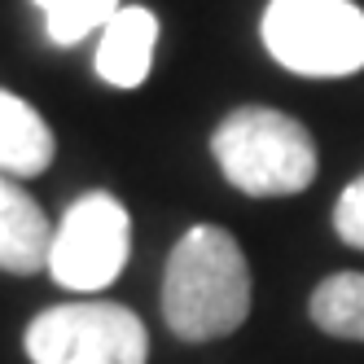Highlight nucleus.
<instances>
[{
  "label": "nucleus",
  "mask_w": 364,
  "mask_h": 364,
  "mask_svg": "<svg viewBox=\"0 0 364 364\" xmlns=\"http://www.w3.org/2000/svg\"><path fill=\"white\" fill-rule=\"evenodd\" d=\"M211 154L232 189L246 198H294L316 180V141L285 110L237 106L211 132Z\"/></svg>",
  "instance_id": "f03ea898"
},
{
  "label": "nucleus",
  "mask_w": 364,
  "mask_h": 364,
  "mask_svg": "<svg viewBox=\"0 0 364 364\" xmlns=\"http://www.w3.org/2000/svg\"><path fill=\"white\" fill-rule=\"evenodd\" d=\"M250 316V264L228 228L193 224L167 255L163 321L180 343H211Z\"/></svg>",
  "instance_id": "f257e3e1"
},
{
  "label": "nucleus",
  "mask_w": 364,
  "mask_h": 364,
  "mask_svg": "<svg viewBox=\"0 0 364 364\" xmlns=\"http://www.w3.org/2000/svg\"><path fill=\"white\" fill-rule=\"evenodd\" d=\"M307 316L321 333L364 343V272H333L307 299Z\"/></svg>",
  "instance_id": "1a4fd4ad"
},
{
  "label": "nucleus",
  "mask_w": 364,
  "mask_h": 364,
  "mask_svg": "<svg viewBox=\"0 0 364 364\" xmlns=\"http://www.w3.org/2000/svg\"><path fill=\"white\" fill-rule=\"evenodd\" d=\"M333 232L347 246L364 250V176L351 180V185L338 193V202H333Z\"/></svg>",
  "instance_id": "9b49d317"
},
{
  "label": "nucleus",
  "mask_w": 364,
  "mask_h": 364,
  "mask_svg": "<svg viewBox=\"0 0 364 364\" xmlns=\"http://www.w3.org/2000/svg\"><path fill=\"white\" fill-rule=\"evenodd\" d=\"M53 220L44 206L18 185V180L0 176V272L31 277L48 268V250H53Z\"/></svg>",
  "instance_id": "0eeeda50"
},
{
  "label": "nucleus",
  "mask_w": 364,
  "mask_h": 364,
  "mask_svg": "<svg viewBox=\"0 0 364 364\" xmlns=\"http://www.w3.org/2000/svg\"><path fill=\"white\" fill-rule=\"evenodd\" d=\"M132 250V220L127 206L114 193H84L66 206L62 224L53 228V250H48V272L58 285L80 294H97L114 285V277L127 264Z\"/></svg>",
  "instance_id": "39448f33"
},
{
  "label": "nucleus",
  "mask_w": 364,
  "mask_h": 364,
  "mask_svg": "<svg viewBox=\"0 0 364 364\" xmlns=\"http://www.w3.org/2000/svg\"><path fill=\"white\" fill-rule=\"evenodd\" d=\"M44 14V36L58 48H75L88 36H101V27L123 9L119 0H31Z\"/></svg>",
  "instance_id": "9d476101"
},
{
  "label": "nucleus",
  "mask_w": 364,
  "mask_h": 364,
  "mask_svg": "<svg viewBox=\"0 0 364 364\" xmlns=\"http://www.w3.org/2000/svg\"><path fill=\"white\" fill-rule=\"evenodd\" d=\"M159 48V14L145 5H123L97 36V75L110 88H141L154 70Z\"/></svg>",
  "instance_id": "423d86ee"
},
{
  "label": "nucleus",
  "mask_w": 364,
  "mask_h": 364,
  "mask_svg": "<svg viewBox=\"0 0 364 364\" xmlns=\"http://www.w3.org/2000/svg\"><path fill=\"white\" fill-rule=\"evenodd\" d=\"M31 364H145L149 333L123 303L84 299L44 307L22 333Z\"/></svg>",
  "instance_id": "20e7f679"
},
{
  "label": "nucleus",
  "mask_w": 364,
  "mask_h": 364,
  "mask_svg": "<svg viewBox=\"0 0 364 364\" xmlns=\"http://www.w3.org/2000/svg\"><path fill=\"white\" fill-rule=\"evenodd\" d=\"M58 154L53 127L18 92L0 88V176H40Z\"/></svg>",
  "instance_id": "6e6552de"
},
{
  "label": "nucleus",
  "mask_w": 364,
  "mask_h": 364,
  "mask_svg": "<svg viewBox=\"0 0 364 364\" xmlns=\"http://www.w3.org/2000/svg\"><path fill=\"white\" fill-rule=\"evenodd\" d=\"M259 36L268 58L303 80L364 70V9L355 0H268Z\"/></svg>",
  "instance_id": "7ed1b4c3"
}]
</instances>
